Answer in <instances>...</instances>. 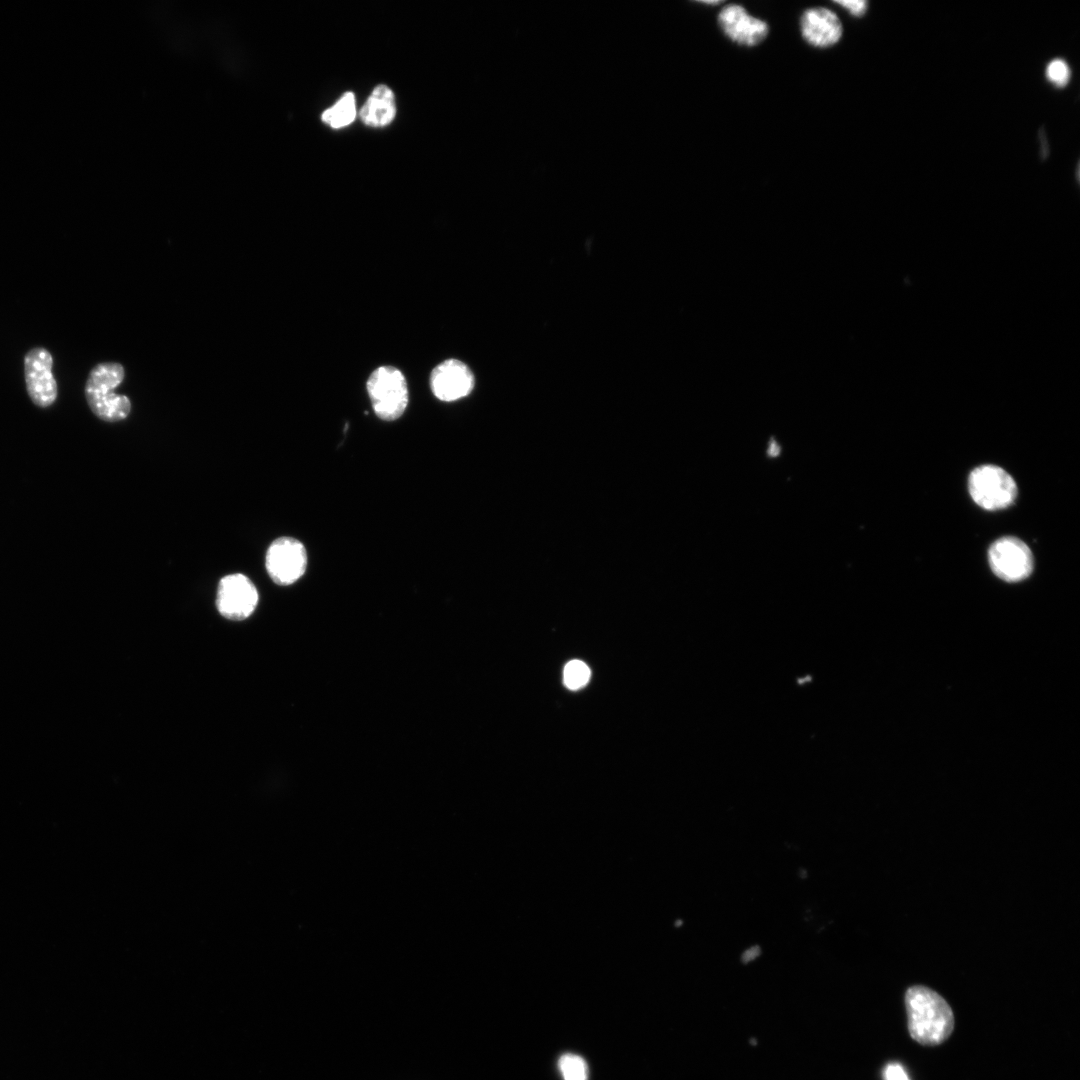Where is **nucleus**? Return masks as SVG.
I'll use <instances>...</instances> for the list:
<instances>
[{"label": "nucleus", "instance_id": "obj_21", "mask_svg": "<svg viewBox=\"0 0 1080 1080\" xmlns=\"http://www.w3.org/2000/svg\"><path fill=\"white\" fill-rule=\"evenodd\" d=\"M702 3H703V4H710V5H717V4H719L720 2H719V1H702Z\"/></svg>", "mask_w": 1080, "mask_h": 1080}, {"label": "nucleus", "instance_id": "obj_15", "mask_svg": "<svg viewBox=\"0 0 1080 1080\" xmlns=\"http://www.w3.org/2000/svg\"><path fill=\"white\" fill-rule=\"evenodd\" d=\"M590 674V669L584 662L572 660L564 668V683L569 689L577 690L587 684Z\"/></svg>", "mask_w": 1080, "mask_h": 1080}, {"label": "nucleus", "instance_id": "obj_12", "mask_svg": "<svg viewBox=\"0 0 1080 1080\" xmlns=\"http://www.w3.org/2000/svg\"><path fill=\"white\" fill-rule=\"evenodd\" d=\"M396 105L392 90L386 85L374 88L360 110L362 121L371 127L388 125L395 117Z\"/></svg>", "mask_w": 1080, "mask_h": 1080}, {"label": "nucleus", "instance_id": "obj_14", "mask_svg": "<svg viewBox=\"0 0 1080 1080\" xmlns=\"http://www.w3.org/2000/svg\"><path fill=\"white\" fill-rule=\"evenodd\" d=\"M558 1067L563 1080H588V1065L580 1055L573 1053L561 1055Z\"/></svg>", "mask_w": 1080, "mask_h": 1080}, {"label": "nucleus", "instance_id": "obj_7", "mask_svg": "<svg viewBox=\"0 0 1080 1080\" xmlns=\"http://www.w3.org/2000/svg\"><path fill=\"white\" fill-rule=\"evenodd\" d=\"M258 599L254 583L241 573L226 575L218 583L216 606L226 619L242 621L248 618L254 612Z\"/></svg>", "mask_w": 1080, "mask_h": 1080}, {"label": "nucleus", "instance_id": "obj_9", "mask_svg": "<svg viewBox=\"0 0 1080 1080\" xmlns=\"http://www.w3.org/2000/svg\"><path fill=\"white\" fill-rule=\"evenodd\" d=\"M53 358L48 350L35 347L24 358L26 388L32 402L39 407L52 405L57 398V384L52 374Z\"/></svg>", "mask_w": 1080, "mask_h": 1080}, {"label": "nucleus", "instance_id": "obj_11", "mask_svg": "<svg viewBox=\"0 0 1080 1080\" xmlns=\"http://www.w3.org/2000/svg\"><path fill=\"white\" fill-rule=\"evenodd\" d=\"M799 25L802 38L814 48H830L843 36L841 20L834 11L825 7L806 9L801 14Z\"/></svg>", "mask_w": 1080, "mask_h": 1080}, {"label": "nucleus", "instance_id": "obj_2", "mask_svg": "<svg viewBox=\"0 0 1080 1080\" xmlns=\"http://www.w3.org/2000/svg\"><path fill=\"white\" fill-rule=\"evenodd\" d=\"M125 371L117 362H103L89 373L85 385V397L91 411L106 422H119L127 418L131 402L115 389L123 382Z\"/></svg>", "mask_w": 1080, "mask_h": 1080}, {"label": "nucleus", "instance_id": "obj_1", "mask_svg": "<svg viewBox=\"0 0 1080 1080\" xmlns=\"http://www.w3.org/2000/svg\"><path fill=\"white\" fill-rule=\"evenodd\" d=\"M910 1036L922 1045H938L952 1033L953 1012L935 991L924 986L910 987L905 996Z\"/></svg>", "mask_w": 1080, "mask_h": 1080}, {"label": "nucleus", "instance_id": "obj_4", "mask_svg": "<svg viewBox=\"0 0 1080 1080\" xmlns=\"http://www.w3.org/2000/svg\"><path fill=\"white\" fill-rule=\"evenodd\" d=\"M968 489L973 501L989 511L1007 508L1017 497L1014 479L1001 467L991 464L972 470Z\"/></svg>", "mask_w": 1080, "mask_h": 1080}, {"label": "nucleus", "instance_id": "obj_19", "mask_svg": "<svg viewBox=\"0 0 1080 1080\" xmlns=\"http://www.w3.org/2000/svg\"><path fill=\"white\" fill-rule=\"evenodd\" d=\"M759 953H760V948L758 946H753V947L749 948L748 950H746L743 953L742 961L745 962V963L749 962V961L755 959L759 955Z\"/></svg>", "mask_w": 1080, "mask_h": 1080}, {"label": "nucleus", "instance_id": "obj_10", "mask_svg": "<svg viewBox=\"0 0 1080 1080\" xmlns=\"http://www.w3.org/2000/svg\"><path fill=\"white\" fill-rule=\"evenodd\" d=\"M474 376L470 368L457 359H448L437 365L430 376V387L436 398L455 401L471 393Z\"/></svg>", "mask_w": 1080, "mask_h": 1080}, {"label": "nucleus", "instance_id": "obj_8", "mask_svg": "<svg viewBox=\"0 0 1080 1080\" xmlns=\"http://www.w3.org/2000/svg\"><path fill=\"white\" fill-rule=\"evenodd\" d=\"M717 23L723 34L738 46H758L769 34L766 21L749 14L744 6L736 3L720 10Z\"/></svg>", "mask_w": 1080, "mask_h": 1080}, {"label": "nucleus", "instance_id": "obj_16", "mask_svg": "<svg viewBox=\"0 0 1080 1080\" xmlns=\"http://www.w3.org/2000/svg\"><path fill=\"white\" fill-rule=\"evenodd\" d=\"M1046 77L1055 86L1064 87L1071 77L1070 67L1063 59H1053L1046 67Z\"/></svg>", "mask_w": 1080, "mask_h": 1080}, {"label": "nucleus", "instance_id": "obj_17", "mask_svg": "<svg viewBox=\"0 0 1080 1080\" xmlns=\"http://www.w3.org/2000/svg\"><path fill=\"white\" fill-rule=\"evenodd\" d=\"M834 3L847 10L854 17H862L868 9V3L865 0H844L834 1Z\"/></svg>", "mask_w": 1080, "mask_h": 1080}, {"label": "nucleus", "instance_id": "obj_5", "mask_svg": "<svg viewBox=\"0 0 1080 1080\" xmlns=\"http://www.w3.org/2000/svg\"><path fill=\"white\" fill-rule=\"evenodd\" d=\"M988 562L997 577L1011 583L1029 577L1034 566L1030 548L1012 536L999 538L991 544Z\"/></svg>", "mask_w": 1080, "mask_h": 1080}, {"label": "nucleus", "instance_id": "obj_3", "mask_svg": "<svg viewBox=\"0 0 1080 1080\" xmlns=\"http://www.w3.org/2000/svg\"><path fill=\"white\" fill-rule=\"evenodd\" d=\"M366 386L373 410L380 419L394 421L402 416L408 404V388L399 369L392 366L375 369Z\"/></svg>", "mask_w": 1080, "mask_h": 1080}, {"label": "nucleus", "instance_id": "obj_20", "mask_svg": "<svg viewBox=\"0 0 1080 1080\" xmlns=\"http://www.w3.org/2000/svg\"><path fill=\"white\" fill-rule=\"evenodd\" d=\"M779 453H780V447H779V445L777 444V442H775L774 440H772V441L770 442V444H769V448H768V450H767V454H768V456H770V457H776V456H777V455H778Z\"/></svg>", "mask_w": 1080, "mask_h": 1080}, {"label": "nucleus", "instance_id": "obj_18", "mask_svg": "<svg viewBox=\"0 0 1080 1080\" xmlns=\"http://www.w3.org/2000/svg\"><path fill=\"white\" fill-rule=\"evenodd\" d=\"M886 1080H909L905 1070L898 1063H891L885 1069Z\"/></svg>", "mask_w": 1080, "mask_h": 1080}, {"label": "nucleus", "instance_id": "obj_13", "mask_svg": "<svg viewBox=\"0 0 1080 1080\" xmlns=\"http://www.w3.org/2000/svg\"><path fill=\"white\" fill-rule=\"evenodd\" d=\"M355 115V96L352 92H346L331 108L324 111L322 121L332 128H341L349 125Z\"/></svg>", "mask_w": 1080, "mask_h": 1080}, {"label": "nucleus", "instance_id": "obj_6", "mask_svg": "<svg viewBox=\"0 0 1080 1080\" xmlns=\"http://www.w3.org/2000/svg\"><path fill=\"white\" fill-rule=\"evenodd\" d=\"M265 566L269 577L278 585L296 582L307 567L304 545L292 537H279L267 549Z\"/></svg>", "mask_w": 1080, "mask_h": 1080}]
</instances>
